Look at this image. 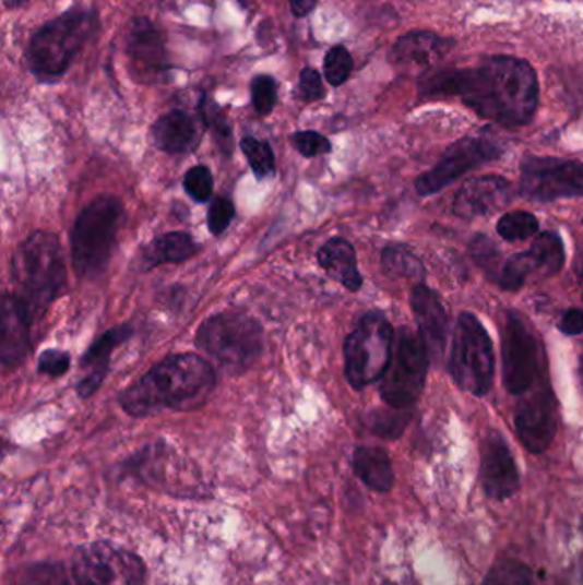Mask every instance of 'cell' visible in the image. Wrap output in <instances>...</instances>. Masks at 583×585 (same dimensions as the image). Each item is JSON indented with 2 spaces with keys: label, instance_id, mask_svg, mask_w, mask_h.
Wrapping results in <instances>:
<instances>
[{
  "label": "cell",
  "instance_id": "cell-14",
  "mask_svg": "<svg viewBox=\"0 0 583 585\" xmlns=\"http://www.w3.org/2000/svg\"><path fill=\"white\" fill-rule=\"evenodd\" d=\"M556 399L548 385L525 392L515 408L516 435L533 454L548 451L556 437Z\"/></svg>",
  "mask_w": 583,
  "mask_h": 585
},
{
  "label": "cell",
  "instance_id": "cell-12",
  "mask_svg": "<svg viewBox=\"0 0 583 585\" xmlns=\"http://www.w3.org/2000/svg\"><path fill=\"white\" fill-rule=\"evenodd\" d=\"M521 190L531 201L582 198L583 163L573 159L527 156L522 162Z\"/></svg>",
  "mask_w": 583,
  "mask_h": 585
},
{
  "label": "cell",
  "instance_id": "cell-5",
  "mask_svg": "<svg viewBox=\"0 0 583 585\" xmlns=\"http://www.w3.org/2000/svg\"><path fill=\"white\" fill-rule=\"evenodd\" d=\"M126 210L115 195H99L81 211L71 231L72 267L78 277L95 279L105 273Z\"/></svg>",
  "mask_w": 583,
  "mask_h": 585
},
{
  "label": "cell",
  "instance_id": "cell-15",
  "mask_svg": "<svg viewBox=\"0 0 583 585\" xmlns=\"http://www.w3.org/2000/svg\"><path fill=\"white\" fill-rule=\"evenodd\" d=\"M564 247L560 235L546 231L540 234L527 252L516 253L504 262L498 285L507 291H516L527 282L531 274L549 277L563 267Z\"/></svg>",
  "mask_w": 583,
  "mask_h": 585
},
{
  "label": "cell",
  "instance_id": "cell-35",
  "mask_svg": "<svg viewBox=\"0 0 583 585\" xmlns=\"http://www.w3.org/2000/svg\"><path fill=\"white\" fill-rule=\"evenodd\" d=\"M353 68H355V62H353L352 53L343 45L332 47L325 53L323 74H325V80L329 81L331 86L337 87L346 83L349 80V75H352Z\"/></svg>",
  "mask_w": 583,
  "mask_h": 585
},
{
  "label": "cell",
  "instance_id": "cell-2",
  "mask_svg": "<svg viewBox=\"0 0 583 585\" xmlns=\"http://www.w3.org/2000/svg\"><path fill=\"white\" fill-rule=\"evenodd\" d=\"M216 387V370L193 353L166 356L120 396L123 411L144 418L162 411H193Z\"/></svg>",
  "mask_w": 583,
  "mask_h": 585
},
{
  "label": "cell",
  "instance_id": "cell-33",
  "mask_svg": "<svg viewBox=\"0 0 583 585\" xmlns=\"http://www.w3.org/2000/svg\"><path fill=\"white\" fill-rule=\"evenodd\" d=\"M413 413L409 409H395L394 411H377L368 418V427L374 435L382 439L394 440L401 437L404 428L411 421Z\"/></svg>",
  "mask_w": 583,
  "mask_h": 585
},
{
  "label": "cell",
  "instance_id": "cell-20",
  "mask_svg": "<svg viewBox=\"0 0 583 585\" xmlns=\"http://www.w3.org/2000/svg\"><path fill=\"white\" fill-rule=\"evenodd\" d=\"M132 336H134V329L131 325H119V327L105 331L90 346L86 355L81 358V368L86 370V377L75 385V391L81 399H87L98 391L108 370H110L111 355H114L115 349L127 343Z\"/></svg>",
  "mask_w": 583,
  "mask_h": 585
},
{
  "label": "cell",
  "instance_id": "cell-24",
  "mask_svg": "<svg viewBox=\"0 0 583 585\" xmlns=\"http://www.w3.org/2000/svg\"><path fill=\"white\" fill-rule=\"evenodd\" d=\"M317 259L320 267L344 288L355 292L361 288L362 277L358 271V259L355 247L349 241L340 237L331 238L320 247Z\"/></svg>",
  "mask_w": 583,
  "mask_h": 585
},
{
  "label": "cell",
  "instance_id": "cell-21",
  "mask_svg": "<svg viewBox=\"0 0 583 585\" xmlns=\"http://www.w3.org/2000/svg\"><path fill=\"white\" fill-rule=\"evenodd\" d=\"M411 307L418 321L419 336L425 341L430 358L438 360L445 349L449 321L445 307L433 289L418 285L411 295Z\"/></svg>",
  "mask_w": 583,
  "mask_h": 585
},
{
  "label": "cell",
  "instance_id": "cell-32",
  "mask_svg": "<svg viewBox=\"0 0 583 585\" xmlns=\"http://www.w3.org/2000/svg\"><path fill=\"white\" fill-rule=\"evenodd\" d=\"M471 255L489 277L498 279L503 270L504 262L501 261V252L491 238L486 235H476L471 241Z\"/></svg>",
  "mask_w": 583,
  "mask_h": 585
},
{
  "label": "cell",
  "instance_id": "cell-23",
  "mask_svg": "<svg viewBox=\"0 0 583 585\" xmlns=\"http://www.w3.org/2000/svg\"><path fill=\"white\" fill-rule=\"evenodd\" d=\"M455 41L431 32H411L401 36L392 47L391 62L404 68H431L440 62Z\"/></svg>",
  "mask_w": 583,
  "mask_h": 585
},
{
  "label": "cell",
  "instance_id": "cell-7",
  "mask_svg": "<svg viewBox=\"0 0 583 585\" xmlns=\"http://www.w3.org/2000/svg\"><path fill=\"white\" fill-rule=\"evenodd\" d=\"M394 329L386 317L370 312L359 319L344 343V372L353 389L361 391L385 375L394 355Z\"/></svg>",
  "mask_w": 583,
  "mask_h": 585
},
{
  "label": "cell",
  "instance_id": "cell-1",
  "mask_svg": "<svg viewBox=\"0 0 583 585\" xmlns=\"http://www.w3.org/2000/svg\"><path fill=\"white\" fill-rule=\"evenodd\" d=\"M423 93L457 96L483 119L509 127L531 122L539 105L533 65L507 56L488 57L474 68L433 75L423 84Z\"/></svg>",
  "mask_w": 583,
  "mask_h": 585
},
{
  "label": "cell",
  "instance_id": "cell-45",
  "mask_svg": "<svg viewBox=\"0 0 583 585\" xmlns=\"http://www.w3.org/2000/svg\"><path fill=\"white\" fill-rule=\"evenodd\" d=\"M579 380H580V387H582V392H583V355L580 356Z\"/></svg>",
  "mask_w": 583,
  "mask_h": 585
},
{
  "label": "cell",
  "instance_id": "cell-37",
  "mask_svg": "<svg viewBox=\"0 0 583 585\" xmlns=\"http://www.w3.org/2000/svg\"><path fill=\"white\" fill-rule=\"evenodd\" d=\"M183 187H186L187 194L195 202H207L213 198L214 180L213 174L210 168L204 165H198V167L190 168L187 171L186 178H183Z\"/></svg>",
  "mask_w": 583,
  "mask_h": 585
},
{
  "label": "cell",
  "instance_id": "cell-38",
  "mask_svg": "<svg viewBox=\"0 0 583 585\" xmlns=\"http://www.w3.org/2000/svg\"><path fill=\"white\" fill-rule=\"evenodd\" d=\"M291 143L305 158L328 155L332 151L331 141L316 131L295 132L291 135Z\"/></svg>",
  "mask_w": 583,
  "mask_h": 585
},
{
  "label": "cell",
  "instance_id": "cell-17",
  "mask_svg": "<svg viewBox=\"0 0 583 585\" xmlns=\"http://www.w3.org/2000/svg\"><path fill=\"white\" fill-rule=\"evenodd\" d=\"M481 485L489 499L507 500L519 491L521 476L509 443L498 431H489L481 447Z\"/></svg>",
  "mask_w": 583,
  "mask_h": 585
},
{
  "label": "cell",
  "instance_id": "cell-42",
  "mask_svg": "<svg viewBox=\"0 0 583 585\" xmlns=\"http://www.w3.org/2000/svg\"><path fill=\"white\" fill-rule=\"evenodd\" d=\"M560 331L567 336L583 334V310L572 309L564 312L560 321Z\"/></svg>",
  "mask_w": 583,
  "mask_h": 585
},
{
  "label": "cell",
  "instance_id": "cell-18",
  "mask_svg": "<svg viewBox=\"0 0 583 585\" xmlns=\"http://www.w3.org/2000/svg\"><path fill=\"white\" fill-rule=\"evenodd\" d=\"M512 199L513 187L507 178L485 175L467 180L461 187L453 202V211L464 219L481 218L509 206Z\"/></svg>",
  "mask_w": 583,
  "mask_h": 585
},
{
  "label": "cell",
  "instance_id": "cell-27",
  "mask_svg": "<svg viewBox=\"0 0 583 585\" xmlns=\"http://www.w3.org/2000/svg\"><path fill=\"white\" fill-rule=\"evenodd\" d=\"M382 270L391 277H423L425 267L409 249L403 246H389L382 252Z\"/></svg>",
  "mask_w": 583,
  "mask_h": 585
},
{
  "label": "cell",
  "instance_id": "cell-29",
  "mask_svg": "<svg viewBox=\"0 0 583 585\" xmlns=\"http://www.w3.org/2000/svg\"><path fill=\"white\" fill-rule=\"evenodd\" d=\"M199 110H201V119L205 129H210L213 132L214 139H216V143L222 147L223 153L229 155L233 150V131L228 120L223 116V111L207 96L201 99Z\"/></svg>",
  "mask_w": 583,
  "mask_h": 585
},
{
  "label": "cell",
  "instance_id": "cell-40",
  "mask_svg": "<svg viewBox=\"0 0 583 585\" xmlns=\"http://www.w3.org/2000/svg\"><path fill=\"white\" fill-rule=\"evenodd\" d=\"M298 96L304 99L305 104H313L325 96V87H323L322 75L319 71L312 68H305L300 72V81H298Z\"/></svg>",
  "mask_w": 583,
  "mask_h": 585
},
{
  "label": "cell",
  "instance_id": "cell-43",
  "mask_svg": "<svg viewBox=\"0 0 583 585\" xmlns=\"http://www.w3.org/2000/svg\"><path fill=\"white\" fill-rule=\"evenodd\" d=\"M316 5L317 0H289V9L295 17H307L316 9Z\"/></svg>",
  "mask_w": 583,
  "mask_h": 585
},
{
  "label": "cell",
  "instance_id": "cell-16",
  "mask_svg": "<svg viewBox=\"0 0 583 585\" xmlns=\"http://www.w3.org/2000/svg\"><path fill=\"white\" fill-rule=\"evenodd\" d=\"M126 52L139 81L158 83L166 80L171 63L166 52L165 36L147 17H135L129 24Z\"/></svg>",
  "mask_w": 583,
  "mask_h": 585
},
{
  "label": "cell",
  "instance_id": "cell-6",
  "mask_svg": "<svg viewBox=\"0 0 583 585\" xmlns=\"http://www.w3.org/2000/svg\"><path fill=\"white\" fill-rule=\"evenodd\" d=\"M195 346L229 375L247 372L262 355L264 337L255 319L240 312L217 313L199 327Z\"/></svg>",
  "mask_w": 583,
  "mask_h": 585
},
{
  "label": "cell",
  "instance_id": "cell-34",
  "mask_svg": "<svg viewBox=\"0 0 583 585\" xmlns=\"http://www.w3.org/2000/svg\"><path fill=\"white\" fill-rule=\"evenodd\" d=\"M23 585H75V582L71 569H66L63 563L45 562L26 570Z\"/></svg>",
  "mask_w": 583,
  "mask_h": 585
},
{
  "label": "cell",
  "instance_id": "cell-39",
  "mask_svg": "<svg viewBox=\"0 0 583 585\" xmlns=\"http://www.w3.org/2000/svg\"><path fill=\"white\" fill-rule=\"evenodd\" d=\"M235 218V204L228 198H214L207 213V226L213 235L225 234Z\"/></svg>",
  "mask_w": 583,
  "mask_h": 585
},
{
  "label": "cell",
  "instance_id": "cell-19",
  "mask_svg": "<svg viewBox=\"0 0 583 585\" xmlns=\"http://www.w3.org/2000/svg\"><path fill=\"white\" fill-rule=\"evenodd\" d=\"M35 317L12 292H4L0 307V358L5 367L23 363L29 353V331Z\"/></svg>",
  "mask_w": 583,
  "mask_h": 585
},
{
  "label": "cell",
  "instance_id": "cell-44",
  "mask_svg": "<svg viewBox=\"0 0 583 585\" xmlns=\"http://www.w3.org/2000/svg\"><path fill=\"white\" fill-rule=\"evenodd\" d=\"M29 0H4V5L8 9L23 8L24 4H28Z\"/></svg>",
  "mask_w": 583,
  "mask_h": 585
},
{
  "label": "cell",
  "instance_id": "cell-41",
  "mask_svg": "<svg viewBox=\"0 0 583 585\" xmlns=\"http://www.w3.org/2000/svg\"><path fill=\"white\" fill-rule=\"evenodd\" d=\"M71 368V355L60 349H47L38 358V373L62 377Z\"/></svg>",
  "mask_w": 583,
  "mask_h": 585
},
{
  "label": "cell",
  "instance_id": "cell-22",
  "mask_svg": "<svg viewBox=\"0 0 583 585\" xmlns=\"http://www.w3.org/2000/svg\"><path fill=\"white\" fill-rule=\"evenodd\" d=\"M202 129L198 117L174 110L159 117L151 127L154 146L168 155H187L201 143Z\"/></svg>",
  "mask_w": 583,
  "mask_h": 585
},
{
  "label": "cell",
  "instance_id": "cell-9",
  "mask_svg": "<svg viewBox=\"0 0 583 585\" xmlns=\"http://www.w3.org/2000/svg\"><path fill=\"white\" fill-rule=\"evenodd\" d=\"M430 353L421 336L403 327L395 339L391 365L380 384V396L391 408L409 409L421 396L426 373L430 367Z\"/></svg>",
  "mask_w": 583,
  "mask_h": 585
},
{
  "label": "cell",
  "instance_id": "cell-25",
  "mask_svg": "<svg viewBox=\"0 0 583 585\" xmlns=\"http://www.w3.org/2000/svg\"><path fill=\"white\" fill-rule=\"evenodd\" d=\"M198 250V243L189 234L171 231L151 241L150 246L142 250L141 265L144 270H153L162 264H180L189 261Z\"/></svg>",
  "mask_w": 583,
  "mask_h": 585
},
{
  "label": "cell",
  "instance_id": "cell-3",
  "mask_svg": "<svg viewBox=\"0 0 583 585\" xmlns=\"http://www.w3.org/2000/svg\"><path fill=\"white\" fill-rule=\"evenodd\" d=\"M12 295L33 317L40 315L66 286V261L57 235L35 231L12 255Z\"/></svg>",
  "mask_w": 583,
  "mask_h": 585
},
{
  "label": "cell",
  "instance_id": "cell-11",
  "mask_svg": "<svg viewBox=\"0 0 583 585\" xmlns=\"http://www.w3.org/2000/svg\"><path fill=\"white\" fill-rule=\"evenodd\" d=\"M503 384L513 396H524L540 373V348L533 329L519 312H509L501 334Z\"/></svg>",
  "mask_w": 583,
  "mask_h": 585
},
{
  "label": "cell",
  "instance_id": "cell-10",
  "mask_svg": "<svg viewBox=\"0 0 583 585\" xmlns=\"http://www.w3.org/2000/svg\"><path fill=\"white\" fill-rule=\"evenodd\" d=\"M75 585H144L146 565L134 551L108 541L80 546L72 554Z\"/></svg>",
  "mask_w": 583,
  "mask_h": 585
},
{
  "label": "cell",
  "instance_id": "cell-31",
  "mask_svg": "<svg viewBox=\"0 0 583 585\" xmlns=\"http://www.w3.org/2000/svg\"><path fill=\"white\" fill-rule=\"evenodd\" d=\"M533 570L519 560H500L489 570L481 585H531Z\"/></svg>",
  "mask_w": 583,
  "mask_h": 585
},
{
  "label": "cell",
  "instance_id": "cell-28",
  "mask_svg": "<svg viewBox=\"0 0 583 585\" xmlns=\"http://www.w3.org/2000/svg\"><path fill=\"white\" fill-rule=\"evenodd\" d=\"M240 147L253 175L259 180H265V178L276 174V158L272 153L271 144L261 141V139L252 138V135H247V138L241 139Z\"/></svg>",
  "mask_w": 583,
  "mask_h": 585
},
{
  "label": "cell",
  "instance_id": "cell-13",
  "mask_svg": "<svg viewBox=\"0 0 583 585\" xmlns=\"http://www.w3.org/2000/svg\"><path fill=\"white\" fill-rule=\"evenodd\" d=\"M503 147L488 138H464L445 151L442 159L416 180V192L421 198L437 194L459 177L486 163L500 158Z\"/></svg>",
  "mask_w": 583,
  "mask_h": 585
},
{
  "label": "cell",
  "instance_id": "cell-36",
  "mask_svg": "<svg viewBox=\"0 0 583 585\" xmlns=\"http://www.w3.org/2000/svg\"><path fill=\"white\" fill-rule=\"evenodd\" d=\"M252 104L259 116L265 117L274 110L277 104V83L272 75H255L250 84Z\"/></svg>",
  "mask_w": 583,
  "mask_h": 585
},
{
  "label": "cell",
  "instance_id": "cell-8",
  "mask_svg": "<svg viewBox=\"0 0 583 585\" xmlns=\"http://www.w3.org/2000/svg\"><path fill=\"white\" fill-rule=\"evenodd\" d=\"M449 368L453 382L474 396H485L493 384V343L473 313L459 317Z\"/></svg>",
  "mask_w": 583,
  "mask_h": 585
},
{
  "label": "cell",
  "instance_id": "cell-30",
  "mask_svg": "<svg viewBox=\"0 0 583 585\" xmlns=\"http://www.w3.org/2000/svg\"><path fill=\"white\" fill-rule=\"evenodd\" d=\"M497 231L507 241H524L539 231V222L534 214L513 211L498 222Z\"/></svg>",
  "mask_w": 583,
  "mask_h": 585
},
{
  "label": "cell",
  "instance_id": "cell-4",
  "mask_svg": "<svg viewBox=\"0 0 583 585\" xmlns=\"http://www.w3.org/2000/svg\"><path fill=\"white\" fill-rule=\"evenodd\" d=\"M96 12L86 9H69L44 24L24 53L29 74L44 83L59 80L96 32Z\"/></svg>",
  "mask_w": 583,
  "mask_h": 585
},
{
  "label": "cell",
  "instance_id": "cell-26",
  "mask_svg": "<svg viewBox=\"0 0 583 585\" xmlns=\"http://www.w3.org/2000/svg\"><path fill=\"white\" fill-rule=\"evenodd\" d=\"M356 476L377 493H386L394 487V469L391 457L383 449L358 447L353 454Z\"/></svg>",
  "mask_w": 583,
  "mask_h": 585
}]
</instances>
